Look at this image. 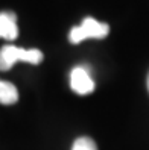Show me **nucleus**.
<instances>
[{
    "instance_id": "nucleus-5",
    "label": "nucleus",
    "mask_w": 149,
    "mask_h": 150,
    "mask_svg": "<svg viewBox=\"0 0 149 150\" xmlns=\"http://www.w3.org/2000/svg\"><path fill=\"white\" fill-rule=\"evenodd\" d=\"M19 100L17 88L6 81H0V103L2 105H14Z\"/></svg>"
},
{
    "instance_id": "nucleus-1",
    "label": "nucleus",
    "mask_w": 149,
    "mask_h": 150,
    "mask_svg": "<svg viewBox=\"0 0 149 150\" xmlns=\"http://www.w3.org/2000/svg\"><path fill=\"white\" fill-rule=\"evenodd\" d=\"M43 53L38 49H20L15 46H3L0 49V71H8L15 62L24 61L29 64H40L43 61Z\"/></svg>"
},
{
    "instance_id": "nucleus-6",
    "label": "nucleus",
    "mask_w": 149,
    "mask_h": 150,
    "mask_svg": "<svg viewBox=\"0 0 149 150\" xmlns=\"http://www.w3.org/2000/svg\"><path fill=\"white\" fill-rule=\"evenodd\" d=\"M72 150H98V146H96V143L91 138L81 137V138H78L73 143Z\"/></svg>"
},
{
    "instance_id": "nucleus-2",
    "label": "nucleus",
    "mask_w": 149,
    "mask_h": 150,
    "mask_svg": "<svg viewBox=\"0 0 149 150\" xmlns=\"http://www.w3.org/2000/svg\"><path fill=\"white\" fill-rule=\"evenodd\" d=\"M110 33V26L107 23H101L98 20L87 17V18L79 24L70 30V42L78 44L87 38H105Z\"/></svg>"
},
{
    "instance_id": "nucleus-7",
    "label": "nucleus",
    "mask_w": 149,
    "mask_h": 150,
    "mask_svg": "<svg viewBox=\"0 0 149 150\" xmlns=\"http://www.w3.org/2000/svg\"><path fill=\"white\" fill-rule=\"evenodd\" d=\"M148 91H149V73H148Z\"/></svg>"
},
{
    "instance_id": "nucleus-3",
    "label": "nucleus",
    "mask_w": 149,
    "mask_h": 150,
    "mask_svg": "<svg viewBox=\"0 0 149 150\" xmlns=\"http://www.w3.org/2000/svg\"><path fill=\"white\" fill-rule=\"evenodd\" d=\"M70 88L79 96H87L94 91V82L85 67H75L70 73Z\"/></svg>"
},
{
    "instance_id": "nucleus-4",
    "label": "nucleus",
    "mask_w": 149,
    "mask_h": 150,
    "mask_svg": "<svg viewBox=\"0 0 149 150\" xmlns=\"http://www.w3.org/2000/svg\"><path fill=\"white\" fill-rule=\"evenodd\" d=\"M19 35L17 28V17L14 12H0V38L15 40Z\"/></svg>"
}]
</instances>
